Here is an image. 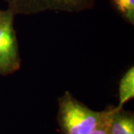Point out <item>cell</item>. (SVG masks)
<instances>
[{
    "mask_svg": "<svg viewBox=\"0 0 134 134\" xmlns=\"http://www.w3.org/2000/svg\"><path fill=\"white\" fill-rule=\"evenodd\" d=\"M58 121L63 134H89L104 121L113 108L97 112L77 100L69 91L58 98Z\"/></svg>",
    "mask_w": 134,
    "mask_h": 134,
    "instance_id": "1",
    "label": "cell"
},
{
    "mask_svg": "<svg viewBox=\"0 0 134 134\" xmlns=\"http://www.w3.org/2000/svg\"><path fill=\"white\" fill-rule=\"evenodd\" d=\"M14 15L37 14L46 11L79 13L94 8L96 0H3Z\"/></svg>",
    "mask_w": 134,
    "mask_h": 134,
    "instance_id": "2",
    "label": "cell"
},
{
    "mask_svg": "<svg viewBox=\"0 0 134 134\" xmlns=\"http://www.w3.org/2000/svg\"><path fill=\"white\" fill-rule=\"evenodd\" d=\"M15 15L9 9L0 16V75H8L21 66L19 45L14 25Z\"/></svg>",
    "mask_w": 134,
    "mask_h": 134,
    "instance_id": "3",
    "label": "cell"
},
{
    "mask_svg": "<svg viewBox=\"0 0 134 134\" xmlns=\"http://www.w3.org/2000/svg\"><path fill=\"white\" fill-rule=\"evenodd\" d=\"M110 134H134V116L114 107L109 122Z\"/></svg>",
    "mask_w": 134,
    "mask_h": 134,
    "instance_id": "4",
    "label": "cell"
},
{
    "mask_svg": "<svg viewBox=\"0 0 134 134\" xmlns=\"http://www.w3.org/2000/svg\"><path fill=\"white\" fill-rule=\"evenodd\" d=\"M119 102L117 109H122L123 106L134 97V67L131 66L127 70L121 78L119 86Z\"/></svg>",
    "mask_w": 134,
    "mask_h": 134,
    "instance_id": "5",
    "label": "cell"
},
{
    "mask_svg": "<svg viewBox=\"0 0 134 134\" xmlns=\"http://www.w3.org/2000/svg\"><path fill=\"white\" fill-rule=\"evenodd\" d=\"M121 18L134 25V0H109Z\"/></svg>",
    "mask_w": 134,
    "mask_h": 134,
    "instance_id": "6",
    "label": "cell"
},
{
    "mask_svg": "<svg viewBox=\"0 0 134 134\" xmlns=\"http://www.w3.org/2000/svg\"><path fill=\"white\" fill-rule=\"evenodd\" d=\"M113 110H114V108H113ZM111 114H110V115H111ZM110 115L104 121H103L98 127H96V128L93 130H92L91 132L89 134H110V127H109V122H110Z\"/></svg>",
    "mask_w": 134,
    "mask_h": 134,
    "instance_id": "7",
    "label": "cell"
},
{
    "mask_svg": "<svg viewBox=\"0 0 134 134\" xmlns=\"http://www.w3.org/2000/svg\"><path fill=\"white\" fill-rule=\"evenodd\" d=\"M2 10H0V16H1V14H2Z\"/></svg>",
    "mask_w": 134,
    "mask_h": 134,
    "instance_id": "8",
    "label": "cell"
}]
</instances>
